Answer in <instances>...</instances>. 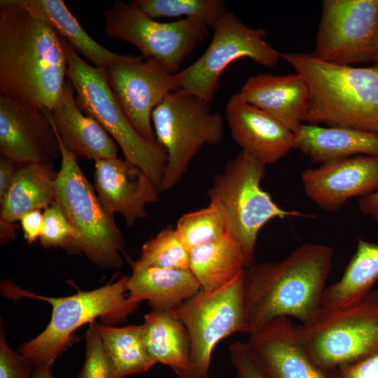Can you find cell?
<instances>
[{
    "instance_id": "cell-24",
    "label": "cell",
    "mask_w": 378,
    "mask_h": 378,
    "mask_svg": "<svg viewBox=\"0 0 378 378\" xmlns=\"http://www.w3.org/2000/svg\"><path fill=\"white\" fill-rule=\"evenodd\" d=\"M0 4L20 6L50 24L70 46L94 66L104 69L124 55L113 52L94 41L62 0H1Z\"/></svg>"
},
{
    "instance_id": "cell-28",
    "label": "cell",
    "mask_w": 378,
    "mask_h": 378,
    "mask_svg": "<svg viewBox=\"0 0 378 378\" xmlns=\"http://www.w3.org/2000/svg\"><path fill=\"white\" fill-rule=\"evenodd\" d=\"M378 280V244L359 238L356 253L341 279L325 288L321 307L332 309L349 304L372 290Z\"/></svg>"
},
{
    "instance_id": "cell-27",
    "label": "cell",
    "mask_w": 378,
    "mask_h": 378,
    "mask_svg": "<svg viewBox=\"0 0 378 378\" xmlns=\"http://www.w3.org/2000/svg\"><path fill=\"white\" fill-rule=\"evenodd\" d=\"M189 263L190 271L206 294L223 289L246 269L242 249L232 234L192 249Z\"/></svg>"
},
{
    "instance_id": "cell-6",
    "label": "cell",
    "mask_w": 378,
    "mask_h": 378,
    "mask_svg": "<svg viewBox=\"0 0 378 378\" xmlns=\"http://www.w3.org/2000/svg\"><path fill=\"white\" fill-rule=\"evenodd\" d=\"M265 172L266 165L241 150L214 176L207 191L209 202L218 204L225 215L230 232L242 249L246 269L254 264L258 235L266 223L275 218L306 216L281 208L262 190Z\"/></svg>"
},
{
    "instance_id": "cell-17",
    "label": "cell",
    "mask_w": 378,
    "mask_h": 378,
    "mask_svg": "<svg viewBox=\"0 0 378 378\" xmlns=\"http://www.w3.org/2000/svg\"><path fill=\"white\" fill-rule=\"evenodd\" d=\"M246 343L270 378H334L311 358L288 317L272 319Z\"/></svg>"
},
{
    "instance_id": "cell-19",
    "label": "cell",
    "mask_w": 378,
    "mask_h": 378,
    "mask_svg": "<svg viewBox=\"0 0 378 378\" xmlns=\"http://www.w3.org/2000/svg\"><path fill=\"white\" fill-rule=\"evenodd\" d=\"M225 117L231 136L241 150L266 166L294 149L293 132L239 93L227 103Z\"/></svg>"
},
{
    "instance_id": "cell-20",
    "label": "cell",
    "mask_w": 378,
    "mask_h": 378,
    "mask_svg": "<svg viewBox=\"0 0 378 378\" xmlns=\"http://www.w3.org/2000/svg\"><path fill=\"white\" fill-rule=\"evenodd\" d=\"M46 112L64 146L77 158L95 162L117 157L118 145L99 122L80 110L68 78L56 105Z\"/></svg>"
},
{
    "instance_id": "cell-14",
    "label": "cell",
    "mask_w": 378,
    "mask_h": 378,
    "mask_svg": "<svg viewBox=\"0 0 378 378\" xmlns=\"http://www.w3.org/2000/svg\"><path fill=\"white\" fill-rule=\"evenodd\" d=\"M103 70L132 126L146 140L156 141L151 114L167 94L181 89L174 74L154 59L132 55H124Z\"/></svg>"
},
{
    "instance_id": "cell-36",
    "label": "cell",
    "mask_w": 378,
    "mask_h": 378,
    "mask_svg": "<svg viewBox=\"0 0 378 378\" xmlns=\"http://www.w3.org/2000/svg\"><path fill=\"white\" fill-rule=\"evenodd\" d=\"M237 378H270L260 365L247 343L237 342L230 346Z\"/></svg>"
},
{
    "instance_id": "cell-32",
    "label": "cell",
    "mask_w": 378,
    "mask_h": 378,
    "mask_svg": "<svg viewBox=\"0 0 378 378\" xmlns=\"http://www.w3.org/2000/svg\"><path fill=\"white\" fill-rule=\"evenodd\" d=\"M131 267L164 269L189 268V253L182 244L175 227L162 229L142 246L136 260L127 258Z\"/></svg>"
},
{
    "instance_id": "cell-13",
    "label": "cell",
    "mask_w": 378,
    "mask_h": 378,
    "mask_svg": "<svg viewBox=\"0 0 378 378\" xmlns=\"http://www.w3.org/2000/svg\"><path fill=\"white\" fill-rule=\"evenodd\" d=\"M321 5L312 54L338 65L373 62L378 0H324Z\"/></svg>"
},
{
    "instance_id": "cell-35",
    "label": "cell",
    "mask_w": 378,
    "mask_h": 378,
    "mask_svg": "<svg viewBox=\"0 0 378 378\" xmlns=\"http://www.w3.org/2000/svg\"><path fill=\"white\" fill-rule=\"evenodd\" d=\"M4 325L0 335V378H33L34 366L8 344Z\"/></svg>"
},
{
    "instance_id": "cell-16",
    "label": "cell",
    "mask_w": 378,
    "mask_h": 378,
    "mask_svg": "<svg viewBox=\"0 0 378 378\" xmlns=\"http://www.w3.org/2000/svg\"><path fill=\"white\" fill-rule=\"evenodd\" d=\"M306 196L321 209L335 212L350 198L378 190V158L358 155L321 164L301 175Z\"/></svg>"
},
{
    "instance_id": "cell-29",
    "label": "cell",
    "mask_w": 378,
    "mask_h": 378,
    "mask_svg": "<svg viewBox=\"0 0 378 378\" xmlns=\"http://www.w3.org/2000/svg\"><path fill=\"white\" fill-rule=\"evenodd\" d=\"M99 329L112 378L144 372L157 363L145 345L142 325L118 328L99 324Z\"/></svg>"
},
{
    "instance_id": "cell-39",
    "label": "cell",
    "mask_w": 378,
    "mask_h": 378,
    "mask_svg": "<svg viewBox=\"0 0 378 378\" xmlns=\"http://www.w3.org/2000/svg\"><path fill=\"white\" fill-rule=\"evenodd\" d=\"M20 167L10 158L0 155V202L5 197Z\"/></svg>"
},
{
    "instance_id": "cell-9",
    "label": "cell",
    "mask_w": 378,
    "mask_h": 378,
    "mask_svg": "<svg viewBox=\"0 0 378 378\" xmlns=\"http://www.w3.org/2000/svg\"><path fill=\"white\" fill-rule=\"evenodd\" d=\"M313 360L333 371L378 353V290L344 307H321L307 326L296 325Z\"/></svg>"
},
{
    "instance_id": "cell-3",
    "label": "cell",
    "mask_w": 378,
    "mask_h": 378,
    "mask_svg": "<svg viewBox=\"0 0 378 378\" xmlns=\"http://www.w3.org/2000/svg\"><path fill=\"white\" fill-rule=\"evenodd\" d=\"M281 57L307 85L303 122L378 134V65H338L312 53L284 52Z\"/></svg>"
},
{
    "instance_id": "cell-1",
    "label": "cell",
    "mask_w": 378,
    "mask_h": 378,
    "mask_svg": "<svg viewBox=\"0 0 378 378\" xmlns=\"http://www.w3.org/2000/svg\"><path fill=\"white\" fill-rule=\"evenodd\" d=\"M67 67L63 38L50 24L0 4V96L51 111Z\"/></svg>"
},
{
    "instance_id": "cell-34",
    "label": "cell",
    "mask_w": 378,
    "mask_h": 378,
    "mask_svg": "<svg viewBox=\"0 0 378 378\" xmlns=\"http://www.w3.org/2000/svg\"><path fill=\"white\" fill-rule=\"evenodd\" d=\"M99 323H90L85 334V359L77 378H112L104 355L100 334Z\"/></svg>"
},
{
    "instance_id": "cell-22",
    "label": "cell",
    "mask_w": 378,
    "mask_h": 378,
    "mask_svg": "<svg viewBox=\"0 0 378 378\" xmlns=\"http://www.w3.org/2000/svg\"><path fill=\"white\" fill-rule=\"evenodd\" d=\"M294 133V149L314 163L358 155L378 158V134L355 129L302 123Z\"/></svg>"
},
{
    "instance_id": "cell-43",
    "label": "cell",
    "mask_w": 378,
    "mask_h": 378,
    "mask_svg": "<svg viewBox=\"0 0 378 378\" xmlns=\"http://www.w3.org/2000/svg\"><path fill=\"white\" fill-rule=\"evenodd\" d=\"M373 62L374 64L378 65V29L375 40Z\"/></svg>"
},
{
    "instance_id": "cell-18",
    "label": "cell",
    "mask_w": 378,
    "mask_h": 378,
    "mask_svg": "<svg viewBox=\"0 0 378 378\" xmlns=\"http://www.w3.org/2000/svg\"><path fill=\"white\" fill-rule=\"evenodd\" d=\"M94 187L104 209L121 214L127 226L147 217L146 206L160 200V191L138 167L118 157L95 161Z\"/></svg>"
},
{
    "instance_id": "cell-5",
    "label": "cell",
    "mask_w": 378,
    "mask_h": 378,
    "mask_svg": "<svg viewBox=\"0 0 378 378\" xmlns=\"http://www.w3.org/2000/svg\"><path fill=\"white\" fill-rule=\"evenodd\" d=\"M63 43L68 62L66 78L74 87L80 110L103 127L125 159L141 169L161 192L166 150L157 141L144 139L132 126L114 97L103 69L86 62L64 38Z\"/></svg>"
},
{
    "instance_id": "cell-40",
    "label": "cell",
    "mask_w": 378,
    "mask_h": 378,
    "mask_svg": "<svg viewBox=\"0 0 378 378\" xmlns=\"http://www.w3.org/2000/svg\"><path fill=\"white\" fill-rule=\"evenodd\" d=\"M360 211L378 223V190L359 199Z\"/></svg>"
},
{
    "instance_id": "cell-42",
    "label": "cell",
    "mask_w": 378,
    "mask_h": 378,
    "mask_svg": "<svg viewBox=\"0 0 378 378\" xmlns=\"http://www.w3.org/2000/svg\"><path fill=\"white\" fill-rule=\"evenodd\" d=\"M33 378H55L50 368L47 366L34 367Z\"/></svg>"
},
{
    "instance_id": "cell-30",
    "label": "cell",
    "mask_w": 378,
    "mask_h": 378,
    "mask_svg": "<svg viewBox=\"0 0 378 378\" xmlns=\"http://www.w3.org/2000/svg\"><path fill=\"white\" fill-rule=\"evenodd\" d=\"M175 230L188 253L231 234L224 212L218 204L210 202L206 207L183 214Z\"/></svg>"
},
{
    "instance_id": "cell-7",
    "label": "cell",
    "mask_w": 378,
    "mask_h": 378,
    "mask_svg": "<svg viewBox=\"0 0 378 378\" xmlns=\"http://www.w3.org/2000/svg\"><path fill=\"white\" fill-rule=\"evenodd\" d=\"M57 137L61 166L55 181V197L76 232L80 253L100 268L121 269L123 234L114 216L100 202L78 158L64 146L58 134Z\"/></svg>"
},
{
    "instance_id": "cell-26",
    "label": "cell",
    "mask_w": 378,
    "mask_h": 378,
    "mask_svg": "<svg viewBox=\"0 0 378 378\" xmlns=\"http://www.w3.org/2000/svg\"><path fill=\"white\" fill-rule=\"evenodd\" d=\"M53 164L20 166L1 204L0 222L15 223L32 210L46 209L55 200Z\"/></svg>"
},
{
    "instance_id": "cell-15",
    "label": "cell",
    "mask_w": 378,
    "mask_h": 378,
    "mask_svg": "<svg viewBox=\"0 0 378 378\" xmlns=\"http://www.w3.org/2000/svg\"><path fill=\"white\" fill-rule=\"evenodd\" d=\"M0 153L19 166L53 164L61 158L46 111L0 96Z\"/></svg>"
},
{
    "instance_id": "cell-38",
    "label": "cell",
    "mask_w": 378,
    "mask_h": 378,
    "mask_svg": "<svg viewBox=\"0 0 378 378\" xmlns=\"http://www.w3.org/2000/svg\"><path fill=\"white\" fill-rule=\"evenodd\" d=\"M20 222L27 243L32 244L40 239L43 228V214L41 209L27 212Z\"/></svg>"
},
{
    "instance_id": "cell-12",
    "label": "cell",
    "mask_w": 378,
    "mask_h": 378,
    "mask_svg": "<svg viewBox=\"0 0 378 378\" xmlns=\"http://www.w3.org/2000/svg\"><path fill=\"white\" fill-rule=\"evenodd\" d=\"M243 279L244 272L214 293L206 294L201 289L172 311L183 323L190 338L187 378H209L211 354L216 345L232 333H247Z\"/></svg>"
},
{
    "instance_id": "cell-31",
    "label": "cell",
    "mask_w": 378,
    "mask_h": 378,
    "mask_svg": "<svg viewBox=\"0 0 378 378\" xmlns=\"http://www.w3.org/2000/svg\"><path fill=\"white\" fill-rule=\"evenodd\" d=\"M151 18H176L197 20L213 29L227 12L223 0H133Z\"/></svg>"
},
{
    "instance_id": "cell-23",
    "label": "cell",
    "mask_w": 378,
    "mask_h": 378,
    "mask_svg": "<svg viewBox=\"0 0 378 378\" xmlns=\"http://www.w3.org/2000/svg\"><path fill=\"white\" fill-rule=\"evenodd\" d=\"M132 270L129 299L136 303L147 300L152 309L172 311L201 290L190 269L132 267Z\"/></svg>"
},
{
    "instance_id": "cell-8",
    "label": "cell",
    "mask_w": 378,
    "mask_h": 378,
    "mask_svg": "<svg viewBox=\"0 0 378 378\" xmlns=\"http://www.w3.org/2000/svg\"><path fill=\"white\" fill-rule=\"evenodd\" d=\"M156 141L167 152L161 192L175 187L192 160L206 145H218L223 137L224 118L210 104L180 89L172 92L153 111Z\"/></svg>"
},
{
    "instance_id": "cell-10",
    "label": "cell",
    "mask_w": 378,
    "mask_h": 378,
    "mask_svg": "<svg viewBox=\"0 0 378 378\" xmlns=\"http://www.w3.org/2000/svg\"><path fill=\"white\" fill-rule=\"evenodd\" d=\"M103 16L106 38L133 45L141 55L158 61L174 74L208 35V27L201 21L183 18L160 22L133 1H115Z\"/></svg>"
},
{
    "instance_id": "cell-11",
    "label": "cell",
    "mask_w": 378,
    "mask_h": 378,
    "mask_svg": "<svg viewBox=\"0 0 378 378\" xmlns=\"http://www.w3.org/2000/svg\"><path fill=\"white\" fill-rule=\"evenodd\" d=\"M267 36L265 29H251L227 11L214 28L212 40L204 53L174 74L180 88L211 104L223 71L234 61L248 57L265 67L276 66L281 53L265 39Z\"/></svg>"
},
{
    "instance_id": "cell-41",
    "label": "cell",
    "mask_w": 378,
    "mask_h": 378,
    "mask_svg": "<svg viewBox=\"0 0 378 378\" xmlns=\"http://www.w3.org/2000/svg\"><path fill=\"white\" fill-rule=\"evenodd\" d=\"M16 223H7L0 222L1 244H4L14 238L18 229Z\"/></svg>"
},
{
    "instance_id": "cell-2",
    "label": "cell",
    "mask_w": 378,
    "mask_h": 378,
    "mask_svg": "<svg viewBox=\"0 0 378 378\" xmlns=\"http://www.w3.org/2000/svg\"><path fill=\"white\" fill-rule=\"evenodd\" d=\"M332 259L330 246L305 243L281 261L253 264L245 269L247 333L278 317L292 316L303 326L312 323L321 309Z\"/></svg>"
},
{
    "instance_id": "cell-21",
    "label": "cell",
    "mask_w": 378,
    "mask_h": 378,
    "mask_svg": "<svg viewBox=\"0 0 378 378\" xmlns=\"http://www.w3.org/2000/svg\"><path fill=\"white\" fill-rule=\"evenodd\" d=\"M248 103L266 112L293 132L303 123L308 88L298 74L250 76L239 92Z\"/></svg>"
},
{
    "instance_id": "cell-4",
    "label": "cell",
    "mask_w": 378,
    "mask_h": 378,
    "mask_svg": "<svg viewBox=\"0 0 378 378\" xmlns=\"http://www.w3.org/2000/svg\"><path fill=\"white\" fill-rule=\"evenodd\" d=\"M129 276L89 291L61 298L38 295L22 290L6 280L1 290L8 298L27 297L43 300L52 306L50 321L46 329L31 340L24 343L20 354L34 367H51L71 342L76 330L97 317L111 322L125 320L139 303L129 299Z\"/></svg>"
},
{
    "instance_id": "cell-37",
    "label": "cell",
    "mask_w": 378,
    "mask_h": 378,
    "mask_svg": "<svg viewBox=\"0 0 378 378\" xmlns=\"http://www.w3.org/2000/svg\"><path fill=\"white\" fill-rule=\"evenodd\" d=\"M334 378H378V353L332 371Z\"/></svg>"
},
{
    "instance_id": "cell-25",
    "label": "cell",
    "mask_w": 378,
    "mask_h": 378,
    "mask_svg": "<svg viewBox=\"0 0 378 378\" xmlns=\"http://www.w3.org/2000/svg\"><path fill=\"white\" fill-rule=\"evenodd\" d=\"M141 325L145 345L155 362L169 367L178 378H187L190 342L183 323L172 311L152 309Z\"/></svg>"
},
{
    "instance_id": "cell-33",
    "label": "cell",
    "mask_w": 378,
    "mask_h": 378,
    "mask_svg": "<svg viewBox=\"0 0 378 378\" xmlns=\"http://www.w3.org/2000/svg\"><path fill=\"white\" fill-rule=\"evenodd\" d=\"M40 241L44 248H60L69 253H80L76 232L62 206L55 200L44 209Z\"/></svg>"
}]
</instances>
